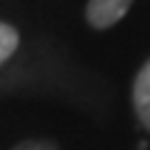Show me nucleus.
<instances>
[{
    "mask_svg": "<svg viewBox=\"0 0 150 150\" xmlns=\"http://www.w3.org/2000/svg\"><path fill=\"white\" fill-rule=\"evenodd\" d=\"M133 105H135V115H138L140 125H143L145 130H150V58L143 63V68L135 75Z\"/></svg>",
    "mask_w": 150,
    "mask_h": 150,
    "instance_id": "obj_2",
    "label": "nucleus"
},
{
    "mask_svg": "<svg viewBox=\"0 0 150 150\" xmlns=\"http://www.w3.org/2000/svg\"><path fill=\"white\" fill-rule=\"evenodd\" d=\"M13 150H58V145L53 140H23Z\"/></svg>",
    "mask_w": 150,
    "mask_h": 150,
    "instance_id": "obj_4",
    "label": "nucleus"
},
{
    "mask_svg": "<svg viewBox=\"0 0 150 150\" xmlns=\"http://www.w3.org/2000/svg\"><path fill=\"white\" fill-rule=\"evenodd\" d=\"M18 43H20L18 30L13 25H8V23H0V65L18 50Z\"/></svg>",
    "mask_w": 150,
    "mask_h": 150,
    "instance_id": "obj_3",
    "label": "nucleus"
},
{
    "mask_svg": "<svg viewBox=\"0 0 150 150\" xmlns=\"http://www.w3.org/2000/svg\"><path fill=\"white\" fill-rule=\"evenodd\" d=\"M133 0H88L85 18L95 30H108L128 15Z\"/></svg>",
    "mask_w": 150,
    "mask_h": 150,
    "instance_id": "obj_1",
    "label": "nucleus"
}]
</instances>
